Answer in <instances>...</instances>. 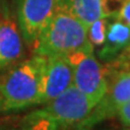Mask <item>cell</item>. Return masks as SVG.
Masks as SVG:
<instances>
[{
  "label": "cell",
  "instance_id": "6da1fadb",
  "mask_svg": "<svg viewBox=\"0 0 130 130\" xmlns=\"http://www.w3.org/2000/svg\"><path fill=\"white\" fill-rule=\"evenodd\" d=\"M37 56H70L75 52H94L87 27L59 0L58 9L34 45Z\"/></svg>",
  "mask_w": 130,
  "mask_h": 130
},
{
  "label": "cell",
  "instance_id": "7a4b0ae2",
  "mask_svg": "<svg viewBox=\"0 0 130 130\" xmlns=\"http://www.w3.org/2000/svg\"><path fill=\"white\" fill-rule=\"evenodd\" d=\"M46 57L34 54L12 66L0 79V99L3 112L23 110L41 105L42 75Z\"/></svg>",
  "mask_w": 130,
  "mask_h": 130
},
{
  "label": "cell",
  "instance_id": "3957f363",
  "mask_svg": "<svg viewBox=\"0 0 130 130\" xmlns=\"http://www.w3.org/2000/svg\"><path fill=\"white\" fill-rule=\"evenodd\" d=\"M94 107L95 104L72 84L42 108L31 112L25 118V125L28 130H59L81 124Z\"/></svg>",
  "mask_w": 130,
  "mask_h": 130
},
{
  "label": "cell",
  "instance_id": "277c9868",
  "mask_svg": "<svg viewBox=\"0 0 130 130\" xmlns=\"http://www.w3.org/2000/svg\"><path fill=\"white\" fill-rule=\"evenodd\" d=\"M68 57L72 68V84L96 106L110 83L105 68L95 58L94 52L79 51Z\"/></svg>",
  "mask_w": 130,
  "mask_h": 130
},
{
  "label": "cell",
  "instance_id": "5b68a950",
  "mask_svg": "<svg viewBox=\"0 0 130 130\" xmlns=\"http://www.w3.org/2000/svg\"><path fill=\"white\" fill-rule=\"evenodd\" d=\"M59 0H18L17 24L25 43L34 46L58 9Z\"/></svg>",
  "mask_w": 130,
  "mask_h": 130
},
{
  "label": "cell",
  "instance_id": "8992f818",
  "mask_svg": "<svg viewBox=\"0 0 130 130\" xmlns=\"http://www.w3.org/2000/svg\"><path fill=\"white\" fill-rule=\"evenodd\" d=\"M128 101H130V69L115 75L112 83H108L106 94L79 125L92 126L102 119L116 116L118 110Z\"/></svg>",
  "mask_w": 130,
  "mask_h": 130
},
{
  "label": "cell",
  "instance_id": "52a82bcc",
  "mask_svg": "<svg viewBox=\"0 0 130 130\" xmlns=\"http://www.w3.org/2000/svg\"><path fill=\"white\" fill-rule=\"evenodd\" d=\"M72 86V68L68 56H48L42 75L41 105L60 95Z\"/></svg>",
  "mask_w": 130,
  "mask_h": 130
},
{
  "label": "cell",
  "instance_id": "ba28073f",
  "mask_svg": "<svg viewBox=\"0 0 130 130\" xmlns=\"http://www.w3.org/2000/svg\"><path fill=\"white\" fill-rule=\"evenodd\" d=\"M99 56L102 60L116 59L119 64H124L130 58V25L116 16H110L106 39L100 47Z\"/></svg>",
  "mask_w": 130,
  "mask_h": 130
},
{
  "label": "cell",
  "instance_id": "9c48e42d",
  "mask_svg": "<svg viewBox=\"0 0 130 130\" xmlns=\"http://www.w3.org/2000/svg\"><path fill=\"white\" fill-rule=\"evenodd\" d=\"M23 37L18 24L5 14L0 18V71L18 64L24 54Z\"/></svg>",
  "mask_w": 130,
  "mask_h": 130
},
{
  "label": "cell",
  "instance_id": "30bf717a",
  "mask_svg": "<svg viewBox=\"0 0 130 130\" xmlns=\"http://www.w3.org/2000/svg\"><path fill=\"white\" fill-rule=\"evenodd\" d=\"M88 28L94 21L107 17V0H60Z\"/></svg>",
  "mask_w": 130,
  "mask_h": 130
},
{
  "label": "cell",
  "instance_id": "8fae6325",
  "mask_svg": "<svg viewBox=\"0 0 130 130\" xmlns=\"http://www.w3.org/2000/svg\"><path fill=\"white\" fill-rule=\"evenodd\" d=\"M108 19H110V16L99 18V19H96V21H94L93 23L87 28L88 40L93 47H99V48H100V47L104 45L105 39H106Z\"/></svg>",
  "mask_w": 130,
  "mask_h": 130
},
{
  "label": "cell",
  "instance_id": "7c38bea8",
  "mask_svg": "<svg viewBox=\"0 0 130 130\" xmlns=\"http://www.w3.org/2000/svg\"><path fill=\"white\" fill-rule=\"evenodd\" d=\"M116 17L130 25V0H123L119 10L117 11Z\"/></svg>",
  "mask_w": 130,
  "mask_h": 130
},
{
  "label": "cell",
  "instance_id": "4fadbf2b",
  "mask_svg": "<svg viewBox=\"0 0 130 130\" xmlns=\"http://www.w3.org/2000/svg\"><path fill=\"white\" fill-rule=\"evenodd\" d=\"M117 116L119 117L121 122L124 125L130 128V101H128L126 104H124L123 106L118 110Z\"/></svg>",
  "mask_w": 130,
  "mask_h": 130
},
{
  "label": "cell",
  "instance_id": "5bb4252c",
  "mask_svg": "<svg viewBox=\"0 0 130 130\" xmlns=\"http://www.w3.org/2000/svg\"><path fill=\"white\" fill-rule=\"evenodd\" d=\"M0 112H3V105H1V99H0Z\"/></svg>",
  "mask_w": 130,
  "mask_h": 130
},
{
  "label": "cell",
  "instance_id": "9a60e30c",
  "mask_svg": "<svg viewBox=\"0 0 130 130\" xmlns=\"http://www.w3.org/2000/svg\"><path fill=\"white\" fill-rule=\"evenodd\" d=\"M128 130H130V129H128Z\"/></svg>",
  "mask_w": 130,
  "mask_h": 130
}]
</instances>
